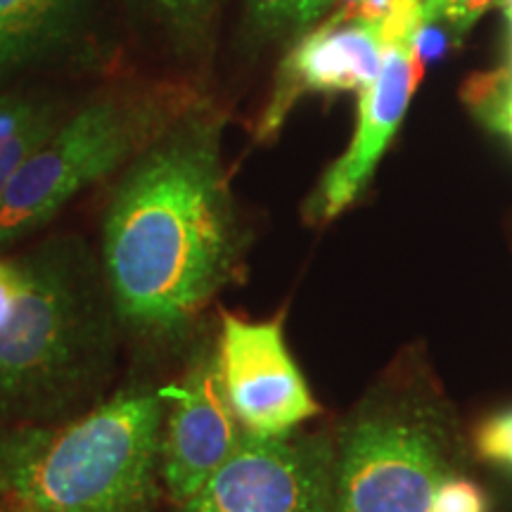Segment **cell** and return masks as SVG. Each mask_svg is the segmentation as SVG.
Segmentation results:
<instances>
[{
    "label": "cell",
    "instance_id": "obj_22",
    "mask_svg": "<svg viewBox=\"0 0 512 512\" xmlns=\"http://www.w3.org/2000/svg\"><path fill=\"white\" fill-rule=\"evenodd\" d=\"M0 501H3V494H0Z\"/></svg>",
    "mask_w": 512,
    "mask_h": 512
},
{
    "label": "cell",
    "instance_id": "obj_7",
    "mask_svg": "<svg viewBox=\"0 0 512 512\" xmlns=\"http://www.w3.org/2000/svg\"><path fill=\"white\" fill-rule=\"evenodd\" d=\"M439 441L401 418L358 422L335 465L337 512H432L444 479Z\"/></svg>",
    "mask_w": 512,
    "mask_h": 512
},
{
    "label": "cell",
    "instance_id": "obj_2",
    "mask_svg": "<svg viewBox=\"0 0 512 512\" xmlns=\"http://www.w3.org/2000/svg\"><path fill=\"white\" fill-rule=\"evenodd\" d=\"M121 325L100 256L76 235L0 252V415L55 422L93 399Z\"/></svg>",
    "mask_w": 512,
    "mask_h": 512
},
{
    "label": "cell",
    "instance_id": "obj_5",
    "mask_svg": "<svg viewBox=\"0 0 512 512\" xmlns=\"http://www.w3.org/2000/svg\"><path fill=\"white\" fill-rule=\"evenodd\" d=\"M392 19V38L380 72L358 95L354 138L347 152L323 176L306 207V216L313 223L332 221L361 195L394 133L399 131L415 88L425 74L422 38L427 29L422 22L420 0H394Z\"/></svg>",
    "mask_w": 512,
    "mask_h": 512
},
{
    "label": "cell",
    "instance_id": "obj_3",
    "mask_svg": "<svg viewBox=\"0 0 512 512\" xmlns=\"http://www.w3.org/2000/svg\"><path fill=\"white\" fill-rule=\"evenodd\" d=\"M164 394L126 387L55 422L0 430V494L24 512H152Z\"/></svg>",
    "mask_w": 512,
    "mask_h": 512
},
{
    "label": "cell",
    "instance_id": "obj_17",
    "mask_svg": "<svg viewBox=\"0 0 512 512\" xmlns=\"http://www.w3.org/2000/svg\"><path fill=\"white\" fill-rule=\"evenodd\" d=\"M432 512H489V498L470 479L444 477L434 491Z\"/></svg>",
    "mask_w": 512,
    "mask_h": 512
},
{
    "label": "cell",
    "instance_id": "obj_18",
    "mask_svg": "<svg viewBox=\"0 0 512 512\" xmlns=\"http://www.w3.org/2000/svg\"><path fill=\"white\" fill-rule=\"evenodd\" d=\"M475 448L479 458L512 470V408L491 415L479 425L475 434Z\"/></svg>",
    "mask_w": 512,
    "mask_h": 512
},
{
    "label": "cell",
    "instance_id": "obj_6",
    "mask_svg": "<svg viewBox=\"0 0 512 512\" xmlns=\"http://www.w3.org/2000/svg\"><path fill=\"white\" fill-rule=\"evenodd\" d=\"M181 512H337L335 465L323 441L245 434Z\"/></svg>",
    "mask_w": 512,
    "mask_h": 512
},
{
    "label": "cell",
    "instance_id": "obj_10",
    "mask_svg": "<svg viewBox=\"0 0 512 512\" xmlns=\"http://www.w3.org/2000/svg\"><path fill=\"white\" fill-rule=\"evenodd\" d=\"M392 29V5L380 17L335 10L328 22L299 38L280 62L271 100L256 126V138L278 136L304 95L363 91L380 72Z\"/></svg>",
    "mask_w": 512,
    "mask_h": 512
},
{
    "label": "cell",
    "instance_id": "obj_13",
    "mask_svg": "<svg viewBox=\"0 0 512 512\" xmlns=\"http://www.w3.org/2000/svg\"><path fill=\"white\" fill-rule=\"evenodd\" d=\"M339 0H247V22L259 36L273 38L309 29Z\"/></svg>",
    "mask_w": 512,
    "mask_h": 512
},
{
    "label": "cell",
    "instance_id": "obj_16",
    "mask_svg": "<svg viewBox=\"0 0 512 512\" xmlns=\"http://www.w3.org/2000/svg\"><path fill=\"white\" fill-rule=\"evenodd\" d=\"M472 86H475V93H472L475 105L498 131H503L512 140V76L505 74L503 69V72L472 83Z\"/></svg>",
    "mask_w": 512,
    "mask_h": 512
},
{
    "label": "cell",
    "instance_id": "obj_14",
    "mask_svg": "<svg viewBox=\"0 0 512 512\" xmlns=\"http://www.w3.org/2000/svg\"><path fill=\"white\" fill-rule=\"evenodd\" d=\"M157 17L185 48L200 46L207 36L219 0H133Z\"/></svg>",
    "mask_w": 512,
    "mask_h": 512
},
{
    "label": "cell",
    "instance_id": "obj_20",
    "mask_svg": "<svg viewBox=\"0 0 512 512\" xmlns=\"http://www.w3.org/2000/svg\"><path fill=\"white\" fill-rule=\"evenodd\" d=\"M498 3H501L505 19H508V24H510V62H508V67H505V74L512 76V0H498Z\"/></svg>",
    "mask_w": 512,
    "mask_h": 512
},
{
    "label": "cell",
    "instance_id": "obj_9",
    "mask_svg": "<svg viewBox=\"0 0 512 512\" xmlns=\"http://www.w3.org/2000/svg\"><path fill=\"white\" fill-rule=\"evenodd\" d=\"M162 394L159 479L171 501L183 505L233 456L247 432L223 389L216 349L200 351Z\"/></svg>",
    "mask_w": 512,
    "mask_h": 512
},
{
    "label": "cell",
    "instance_id": "obj_4",
    "mask_svg": "<svg viewBox=\"0 0 512 512\" xmlns=\"http://www.w3.org/2000/svg\"><path fill=\"white\" fill-rule=\"evenodd\" d=\"M190 110L174 86L112 88L62 119L0 200V252L46 228L83 190L124 169Z\"/></svg>",
    "mask_w": 512,
    "mask_h": 512
},
{
    "label": "cell",
    "instance_id": "obj_12",
    "mask_svg": "<svg viewBox=\"0 0 512 512\" xmlns=\"http://www.w3.org/2000/svg\"><path fill=\"white\" fill-rule=\"evenodd\" d=\"M57 107L46 100L5 95L0 98V200L17 171L60 124Z\"/></svg>",
    "mask_w": 512,
    "mask_h": 512
},
{
    "label": "cell",
    "instance_id": "obj_15",
    "mask_svg": "<svg viewBox=\"0 0 512 512\" xmlns=\"http://www.w3.org/2000/svg\"><path fill=\"white\" fill-rule=\"evenodd\" d=\"M494 3L498 0H420V12L425 29L434 27L458 41Z\"/></svg>",
    "mask_w": 512,
    "mask_h": 512
},
{
    "label": "cell",
    "instance_id": "obj_1",
    "mask_svg": "<svg viewBox=\"0 0 512 512\" xmlns=\"http://www.w3.org/2000/svg\"><path fill=\"white\" fill-rule=\"evenodd\" d=\"M240 252L219 126L190 107L126 166L105 209L100 266L121 332L181 339L238 273Z\"/></svg>",
    "mask_w": 512,
    "mask_h": 512
},
{
    "label": "cell",
    "instance_id": "obj_19",
    "mask_svg": "<svg viewBox=\"0 0 512 512\" xmlns=\"http://www.w3.org/2000/svg\"><path fill=\"white\" fill-rule=\"evenodd\" d=\"M347 3L356 12H361V15L363 12H366V15H384L394 0H347Z\"/></svg>",
    "mask_w": 512,
    "mask_h": 512
},
{
    "label": "cell",
    "instance_id": "obj_21",
    "mask_svg": "<svg viewBox=\"0 0 512 512\" xmlns=\"http://www.w3.org/2000/svg\"><path fill=\"white\" fill-rule=\"evenodd\" d=\"M5 501V498H3ZM0 512H24L22 508H17V505H12L10 501H5L3 505H0Z\"/></svg>",
    "mask_w": 512,
    "mask_h": 512
},
{
    "label": "cell",
    "instance_id": "obj_11",
    "mask_svg": "<svg viewBox=\"0 0 512 512\" xmlns=\"http://www.w3.org/2000/svg\"><path fill=\"white\" fill-rule=\"evenodd\" d=\"M76 8L79 0H0V81L53 50Z\"/></svg>",
    "mask_w": 512,
    "mask_h": 512
},
{
    "label": "cell",
    "instance_id": "obj_8",
    "mask_svg": "<svg viewBox=\"0 0 512 512\" xmlns=\"http://www.w3.org/2000/svg\"><path fill=\"white\" fill-rule=\"evenodd\" d=\"M214 349L223 389L247 434L285 437L320 413L287 349L280 318L247 320L221 313Z\"/></svg>",
    "mask_w": 512,
    "mask_h": 512
}]
</instances>
